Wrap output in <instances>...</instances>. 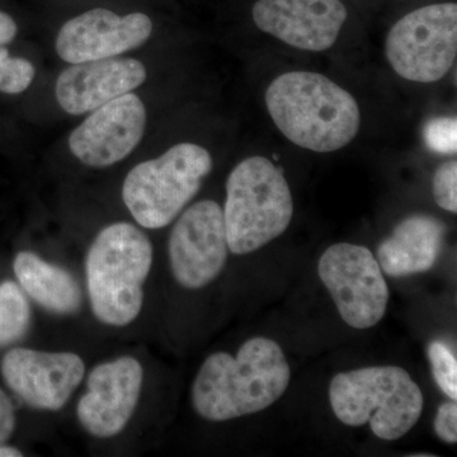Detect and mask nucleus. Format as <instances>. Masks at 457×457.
I'll list each match as a JSON object with an SVG mask.
<instances>
[{
  "label": "nucleus",
  "instance_id": "f257e3e1",
  "mask_svg": "<svg viewBox=\"0 0 457 457\" xmlns=\"http://www.w3.org/2000/svg\"><path fill=\"white\" fill-rule=\"evenodd\" d=\"M290 378V366L278 343L255 337L236 357L227 352L207 357L192 386V405L210 422L249 416L275 404Z\"/></svg>",
  "mask_w": 457,
  "mask_h": 457
},
{
  "label": "nucleus",
  "instance_id": "f03ea898",
  "mask_svg": "<svg viewBox=\"0 0 457 457\" xmlns=\"http://www.w3.org/2000/svg\"><path fill=\"white\" fill-rule=\"evenodd\" d=\"M266 104L278 130L295 145L312 152H337L360 131L356 99L326 75H279L267 88Z\"/></svg>",
  "mask_w": 457,
  "mask_h": 457
},
{
  "label": "nucleus",
  "instance_id": "7ed1b4c3",
  "mask_svg": "<svg viewBox=\"0 0 457 457\" xmlns=\"http://www.w3.org/2000/svg\"><path fill=\"white\" fill-rule=\"evenodd\" d=\"M152 264V243L139 228L116 222L99 231L87 254L86 275L90 306L101 323L126 327L139 317Z\"/></svg>",
  "mask_w": 457,
  "mask_h": 457
},
{
  "label": "nucleus",
  "instance_id": "20e7f679",
  "mask_svg": "<svg viewBox=\"0 0 457 457\" xmlns=\"http://www.w3.org/2000/svg\"><path fill=\"white\" fill-rule=\"evenodd\" d=\"M329 400L343 425H369L385 441L407 435L422 416L425 404L420 387L408 371L396 366H374L336 375L330 383Z\"/></svg>",
  "mask_w": 457,
  "mask_h": 457
},
{
  "label": "nucleus",
  "instance_id": "39448f33",
  "mask_svg": "<svg viewBox=\"0 0 457 457\" xmlns=\"http://www.w3.org/2000/svg\"><path fill=\"white\" fill-rule=\"evenodd\" d=\"M222 212L228 251L253 253L287 230L294 215L290 186L270 159L251 156L228 174Z\"/></svg>",
  "mask_w": 457,
  "mask_h": 457
},
{
  "label": "nucleus",
  "instance_id": "423d86ee",
  "mask_svg": "<svg viewBox=\"0 0 457 457\" xmlns=\"http://www.w3.org/2000/svg\"><path fill=\"white\" fill-rule=\"evenodd\" d=\"M212 170V158L197 144L182 143L132 168L122 186V198L140 227H168L200 191Z\"/></svg>",
  "mask_w": 457,
  "mask_h": 457
},
{
  "label": "nucleus",
  "instance_id": "0eeeda50",
  "mask_svg": "<svg viewBox=\"0 0 457 457\" xmlns=\"http://www.w3.org/2000/svg\"><path fill=\"white\" fill-rule=\"evenodd\" d=\"M387 62L399 77L436 83L446 77L457 56V4L437 3L400 18L385 45Z\"/></svg>",
  "mask_w": 457,
  "mask_h": 457
},
{
  "label": "nucleus",
  "instance_id": "6e6552de",
  "mask_svg": "<svg viewBox=\"0 0 457 457\" xmlns=\"http://www.w3.org/2000/svg\"><path fill=\"white\" fill-rule=\"evenodd\" d=\"M318 273L348 326L369 329L384 318L389 287L380 264L366 246H329L319 260Z\"/></svg>",
  "mask_w": 457,
  "mask_h": 457
},
{
  "label": "nucleus",
  "instance_id": "1a4fd4ad",
  "mask_svg": "<svg viewBox=\"0 0 457 457\" xmlns=\"http://www.w3.org/2000/svg\"><path fill=\"white\" fill-rule=\"evenodd\" d=\"M168 254L171 273L182 287L198 290L212 284L228 254L220 204L204 200L188 207L171 230Z\"/></svg>",
  "mask_w": 457,
  "mask_h": 457
},
{
  "label": "nucleus",
  "instance_id": "9d476101",
  "mask_svg": "<svg viewBox=\"0 0 457 457\" xmlns=\"http://www.w3.org/2000/svg\"><path fill=\"white\" fill-rule=\"evenodd\" d=\"M3 380L18 398L37 411H60L86 374L84 361L71 352L14 348L0 362Z\"/></svg>",
  "mask_w": 457,
  "mask_h": 457
},
{
  "label": "nucleus",
  "instance_id": "9b49d317",
  "mask_svg": "<svg viewBox=\"0 0 457 457\" xmlns=\"http://www.w3.org/2000/svg\"><path fill=\"white\" fill-rule=\"evenodd\" d=\"M144 369L134 357L99 363L90 371L87 392L77 407L80 425L93 437L121 433L139 403Z\"/></svg>",
  "mask_w": 457,
  "mask_h": 457
},
{
  "label": "nucleus",
  "instance_id": "f8f14e48",
  "mask_svg": "<svg viewBox=\"0 0 457 457\" xmlns=\"http://www.w3.org/2000/svg\"><path fill=\"white\" fill-rule=\"evenodd\" d=\"M146 126V110L137 95L126 93L92 111L71 137L75 158L92 168H107L130 155Z\"/></svg>",
  "mask_w": 457,
  "mask_h": 457
},
{
  "label": "nucleus",
  "instance_id": "ddd939ff",
  "mask_svg": "<svg viewBox=\"0 0 457 457\" xmlns=\"http://www.w3.org/2000/svg\"><path fill=\"white\" fill-rule=\"evenodd\" d=\"M255 26L295 49L320 53L338 40L348 11L342 0H257Z\"/></svg>",
  "mask_w": 457,
  "mask_h": 457
},
{
  "label": "nucleus",
  "instance_id": "4468645a",
  "mask_svg": "<svg viewBox=\"0 0 457 457\" xmlns=\"http://www.w3.org/2000/svg\"><path fill=\"white\" fill-rule=\"evenodd\" d=\"M152 32L153 22L146 14L121 17L108 9H92L62 27L56 51L71 64L95 62L140 47Z\"/></svg>",
  "mask_w": 457,
  "mask_h": 457
},
{
  "label": "nucleus",
  "instance_id": "2eb2a0df",
  "mask_svg": "<svg viewBox=\"0 0 457 457\" xmlns=\"http://www.w3.org/2000/svg\"><path fill=\"white\" fill-rule=\"evenodd\" d=\"M146 80L145 66L131 57H108L65 69L56 82V99L65 112H92Z\"/></svg>",
  "mask_w": 457,
  "mask_h": 457
},
{
  "label": "nucleus",
  "instance_id": "dca6fc26",
  "mask_svg": "<svg viewBox=\"0 0 457 457\" xmlns=\"http://www.w3.org/2000/svg\"><path fill=\"white\" fill-rule=\"evenodd\" d=\"M446 227L428 215H413L394 228L378 249L380 269L390 278H407L432 270L444 248Z\"/></svg>",
  "mask_w": 457,
  "mask_h": 457
},
{
  "label": "nucleus",
  "instance_id": "f3484780",
  "mask_svg": "<svg viewBox=\"0 0 457 457\" xmlns=\"http://www.w3.org/2000/svg\"><path fill=\"white\" fill-rule=\"evenodd\" d=\"M13 270L23 291L47 312L69 315L82 306L79 284L62 267L32 252H21L14 258Z\"/></svg>",
  "mask_w": 457,
  "mask_h": 457
},
{
  "label": "nucleus",
  "instance_id": "a211bd4d",
  "mask_svg": "<svg viewBox=\"0 0 457 457\" xmlns=\"http://www.w3.org/2000/svg\"><path fill=\"white\" fill-rule=\"evenodd\" d=\"M31 306L13 281L0 284V347L20 341L31 326Z\"/></svg>",
  "mask_w": 457,
  "mask_h": 457
},
{
  "label": "nucleus",
  "instance_id": "6ab92c4d",
  "mask_svg": "<svg viewBox=\"0 0 457 457\" xmlns=\"http://www.w3.org/2000/svg\"><path fill=\"white\" fill-rule=\"evenodd\" d=\"M35 66L23 57H11L7 49L0 46V92L20 95L35 79Z\"/></svg>",
  "mask_w": 457,
  "mask_h": 457
},
{
  "label": "nucleus",
  "instance_id": "aec40b11",
  "mask_svg": "<svg viewBox=\"0 0 457 457\" xmlns=\"http://www.w3.org/2000/svg\"><path fill=\"white\" fill-rule=\"evenodd\" d=\"M433 378L451 400L457 399V361L445 343L432 342L428 347Z\"/></svg>",
  "mask_w": 457,
  "mask_h": 457
},
{
  "label": "nucleus",
  "instance_id": "412c9836",
  "mask_svg": "<svg viewBox=\"0 0 457 457\" xmlns=\"http://www.w3.org/2000/svg\"><path fill=\"white\" fill-rule=\"evenodd\" d=\"M427 146L438 154L453 155L457 150L456 117H436L425 126Z\"/></svg>",
  "mask_w": 457,
  "mask_h": 457
},
{
  "label": "nucleus",
  "instance_id": "4be33fe9",
  "mask_svg": "<svg viewBox=\"0 0 457 457\" xmlns=\"http://www.w3.org/2000/svg\"><path fill=\"white\" fill-rule=\"evenodd\" d=\"M433 197L441 209L457 212V163L447 162L438 167L433 176Z\"/></svg>",
  "mask_w": 457,
  "mask_h": 457
},
{
  "label": "nucleus",
  "instance_id": "5701e85b",
  "mask_svg": "<svg viewBox=\"0 0 457 457\" xmlns=\"http://www.w3.org/2000/svg\"><path fill=\"white\" fill-rule=\"evenodd\" d=\"M435 431L438 437L447 444L457 441V405L456 400L444 403L438 408L435 418Z\"/></svg>",
  "mask_w": 457,
  "mask_h": 457
},
{
  "label": "nucleus",
  "instance_id": "b1692460",
  "mask_svg": "<svg viewBox=\"0 0 457 457\" xmlns=\"http://www.w3.org/2000/svg\"><path fill=\"white\" fill-rule=\"evenodd\" d=\"M14 428H16V411L7 394L0 389V445H4L12 437Z\"/></svg>",
  "mask_w": 457,
  "mask_h": 457
},
{
  "label": "nucleus",
  "instance_id": "393cba45",
  "mask_svg": "<svg viewBox=\"0 0 457 457\" xmlns=\"http://www.w3.org/2000/svg\"><path fill=\"white\" fill-rule=\"evenodd\" d=\"M18 31L17 23L13 18L0 11V46L13 41Z\"/></svg>",
  "mask_w": 457,
  "mask_h": 457
},
{
  "label": "nucleus",
  "instance_id": "a878e982",
  "mask_svg": "<svg viewBox=\"0 0 457 457\" xmlns=\"http://www.w3.org/2000/svg\"><path fill=\"white\" fill-rule=\"evenodd\" d=\"M22 456V453L20 450L14 449V447L4 446L0 445V457H20Z\"/></svg>",
  "mask_w": 457,
  "mask_h": 457
}]
</instances>
